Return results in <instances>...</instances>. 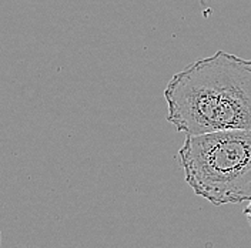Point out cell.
Here are the masks:
<instances>
[{
  "instance_id": "obj_1",
  "label": "cell",
  "mask_w": 251,
  "mask_h": 248,
  "mask_svg": "<svg viewBox=\"0 0 251 248\" xmlns=\"http://www.w3.org/2000/svg\"><path fill=\"white\" fill-rule=\"evenodd\" d=\"M163 96L177 131L251 130V60L217 50L176 73Z\"/></svg>"
},
{
  "instance_id": "obj_2",
  "label": "cell",
  "mask_w": 251,
  "mask_h": 248,
  "mask_svg": "<svg viewBox=\"0 0 251 248\" xmlns=\"http://www.w3.org/2000/svg\"><path fill=\"white\" fill-rule=\"evenodd\" d=\"M177 160L194 194L211 204L251 198V130L187 134Z\"/></svg>"
},
{
  "instance_id": "obj_3",
  "label": "cell",
  "mask_w": 251,
  "mask_h": 248,
  "mask_svg": "<svg viewBox=\"0 0 251 248\" xmlns=\"http://www.w3.org/2000/svg\"><path fill=\"white\" fill-rule=\"evenodd\" d=\"M244 216H246V218L249 220V223H250L251 225V198L249 200V205L246 207V210H244Z\"/></svg>"
}]
</instances>
